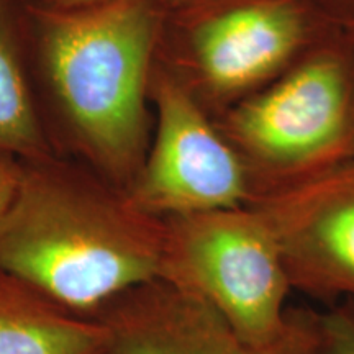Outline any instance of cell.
Masks as SVG:
<instances>
[{"label":"cell","mask_w":354,"mask_h":354,"mask_svg":"<svg viewBox=\"0 0 354 354\" xmlns=\"http://www.w3.org/2000/svg\"><path fill=\"white\" fill-rule=\"evenodd\" d=\"M21 176V161L0 151V215L10 203Z\"/></svg>","instance_id":"obj_12"},{"label":"cell","mask_w":354,"mask_h":354,"mask_svg":"<svg viewBox=\"0 0 354 354\" xmlns=\"http://www.w3.org/2000/svg\"><path fill=\"white\" fill-rule=\"evenodd\" d=\"M322 354H354V304L339 302L320 313Z\"/></svg>","instance_id":"obj_11"},{"label":"cell","mask_w":354,"mask_h":354,"mask_svg":"<svg viewBox=\"0 0 354 354\" xmlns=\"http://www.w3.org/2000/svg\"><path fill=\"white\" fill-rule=\"evenodd\" d=\"M336 25L313 0H189L165 10L156 61L215 118Z\"/></svg>","instance_id":"obj_4"},{"label":"cell","mask_w":354,"mask_h":354,"mask_svg":"<svg viewBox=\"0 0 354 354\" xmlns=\"http://www.w3.org/2000/svg\"><path fill=\"white\" fill-rule=\"evenodd\" d=\"M162 17L159 0L81 8L33 0L30 10L33 84L53 148L125 192L151 143L148 91Z\"/></svg>","instance_id":"obj_1"},{"label":"cell","mask_w":354,"mask_h":354,"mask_svg":"<svg viewBox=\"0 0 354 354\" xmlns=\"http://www.w3.org/2000/svg\"><path fill=\"white\" fill-rule=\"evenodd\" d=\"M313 2L335 24L343 26L354 24V0H313Z\"/></svg>","instance_id":"obj_13"},{"label":"cell","mask_w":354,"mask_h":354,"mask_svg":"<svg viewBox=\"0 0 354 354\" xmlns=\"http://www.w3.org/2000/svg\"><path fill=\"white\" fill-rule=\"evenodd\" d=\"M105 328L0 269V354H104Z\"/></svg>","instance_id":"obj_9"},{"label":"cell","mask_w":354,"mask_h":354,"mask_svg":"<svg viewBox=\"0 0 354 354\" xmlns=\"http://www.w3.org/2000/svg\"><path fill=\"white\" fill-rule=\"evenodd\" d=\"M94 317L105 328L104 354H322L320 312L294 308L286 333L258 344L201 297L162 279L131 287Z\"/></svg>","instance_id":"obj_7"},{"label":"cell","mask_w":354,"mask_h":354,"mask_svg":"<svg viewBox=\"0 0 354 354\" xmlns=\"http://www.w3.org/2000/svg\"><path fill=\"white\" fill-rule=\"evenodd\" d=\"M348 28L353 30V32H354V24H353V25H348Z\"/></svg>","instance_id":"obj_16"},{"label":"cell","mask_w":354,"mask_h":354,"mask_svg":"<svg viewBox=\"0 0 354 354\" xmlns=\"http://www.w3.org/2000/svg\"><path fill=\"white\" fill-rule=\"evenodd\" d=\"M148 94L153 136L127 190L131 202L158 218L250 205V184L236 151L209 112L158 61Z\"/></svg>","instance_id":"obj_6"},{"label":"cell","mask_w":354,"mask_h":354,"mask_svg":"<svg viewBox=\"0 0 354 354\" xmlns=\"http://www.w3.org/2000/svg\"><path fill=\"white\" fill-rule=\"evenodd\" d=\"M166 221L146 214L73 159L21 161L0 215V269L94 317L131 287L159 279Z\"/></svg>","instance_id":"obj_2"},{"label":"cell","mask_w":354,"mask_h":354,"mask_svg":"<svg viewBox=\"0 0 354 354\" xmlns=\"http://www.w3.org/2000/svg\"><path fill=\"white\" fill-rule=\"evenodd\" d=\"M159 2H161V6L165 10H171V8L183 6V3L189 2V0H159Z\"/></svg>","instance_id":"obj_15"},{"label":"cell","mask_w":354,"mask_h":354,"mask_svg":"<svg viewBox=\"0 0 354 354\" xmlns=\"http://www.w3.org/2000/svg\"><path fill=\"white\" fill-rule=\"evenodd\" d=\"M166 221L159 279L201 297L258 344L286 333L292 286L271 225L253 205Z\"/></svg>","instance_id":"obj_5"},{"label":"cell","mask_w":354,"mask_h":354,"mask_svg":"<svg viewBox=\"0 0 354 354\" xmlns=\"http://www.w3.org/2000/svg\"><path fill=\"white\" fill-rule=\"evenodd\" d=\"M39 2L53 8H81L95 6V3L104 2V0H39Z\"/></svg>","instance_id":"obj_14"},{"label":"cell","mask_w":354,"mask_h":354,"mask_svg":"<svg viewBox=\"0 0 354 354\" xmlns=\"http://www.w3.org/2000/svg\"><path fill=\"white\" fill-rule=\"evenodd\" d=\"M214 120L243 162L251 203L354 161V32L336 25Z\"/></svg>","instance_id":"obj_3"},{"label":"cell","mask_w":354,"mask_h":354,"mask_svg":"<svg viewBox=\"0 0 354 354\" xmlns=\"http://www.w3.org/2000/svg\"><path fill=\"white\" fill-rule=\"evenodd\" d=\"M251 205L276 234L292 290L354 304V161Z\"/></svg>","instance_id":"obj_8"},{"label":"cell","mask_w":354,"mask_h":354,"mask_svg":"<svg viewBox=\"0 0 354 354\" xmlns=\"http://www.w3.org/2000/svg\"><path fill=\"white\" fill-rule=\"evenodd\" d=\"M33 0H0V151L20 161L57 156L48 138L32 74Z\"/></svg>","instance_id":"obj_10"}]
</instances>
